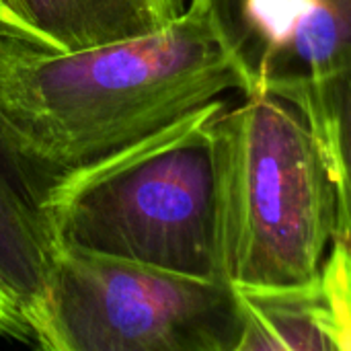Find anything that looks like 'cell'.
<instances>
[{"mask_svg": "<svg viewBox=\"0 0 351 351\" xmlns=\"http://www.w3.org/2000/svg\"><path fill=\"white\" fill-rule=\"evenodd\" d=\"M232 88L224 49L189 8L148 35L76 51L0 29V146L41 199Z\"/></svg>", "mask_w": 351, "mask_h": 351, "instance_id": "cell-1", "label": "cell"}, {"mask_svg": "<svg viewBox=\"0 0 351 351\" xmlns=\"http://www.w3.org/2000/svg\"><path fill=\"white\" fill-rule=\"evenodd\" d=\"M222 109L214 99L53 183L41 204L56 245L222 280L212 136Z\"/></svg>", "mask_w": 351, "mask_h": 351, "instance_id": "cell-2", "label": "cell"}, {"mask_svg": "<svg viewBox=\"0 0 351 351\" xmlns=\"http://www.w3.org/2000/svg\"><path fill=\"white\" fill-rule=\"evenodd\" d=\"M220 278L232 288L315 276L337 237V195L300 109L249 95L212 121Z\"/></svg>", "mask_w": 351, "mask_h": 351, "instance_id": "cell-3", "label": "cell"}, {"mask_svg": "<svg viewBox=\"0 0 351 351\" xmlns=\"http://www.w3.org/2000/svg\"><path fill=\"white\" fill-rule=\"evenodd\" d=\"M243 308L222 280L58 247L41 351H237Z\"/></svg>", "mask_w": 351, "mask_h": 351, "instance_id": "cell-4", "label": "cell"}, {"mask_svg": "<svg viewBox=\"0 0 351 351\" xmlns=\"http://www.w3.org/2000/svg\"><path fill=\"white\" fill-rule=\"evenodd\" d=\"M241 93L284 97L351 60V0H189Z\"/></svg>", "mask_w": 351, "mask_h": 351, "instance_id": "cell-5", "label": "cell"}, {"mask_svg": "<svg viewBox=\"0 0 351 351\" xmlns=\"http://www.w3.org/2000/svg\"><path fill=\"white\" fill-rule=\"evenodd\" d=\"M237 351H351V243L335 237L319 271L276 288H237Z\"/></svg>", "mask_w": 351, "mask_h": 351, "instance_id": "cell-6", "label": "cell"}, {"mask_svg": "<svg viewBox=\"0 0 351 351\" xmlns=\"http://www.w3.org/2000/svg\"><path fill=\"white\" fill-rule=\"evenodd\" d=\"M56 251L41 197L0 146V337L39 346Z\"/></svg>", "mask_w": 351, "mask_h": 351, "instance_id": "cell-7", "label": "cell"}, {"mask_svg": "<svg viewBox=\"0 0 351 351\" xmlns=\"http://www.w3.org/2000/svg\"><path fill=\"white\" fill-rule=\"evenodd\" d=\"M23 37L51 51H76L162 29L185 0H8Z\"/></svg>", "mask_w": 351, "mask_h": 351, "instance_id": "cell-8", "label": "cell"}, {"mask_svg": "<svg viewBox=\"0 0 351 351\" xmlns=\"http://www.w3.org/2000/svg\"><path fill=\"white\" fill-rule=\"evenodd\" d=\"M282 99L304 115L337 195V234L351 243V60Z\"/></svg>", "mask_w": 351, "mask_h": 351, "instance_id": "cell-9", "label": "cell"}, {"mask_svg": "<svg viewBox=\"0 0 351 351\" xmlns=\"http://www.w3.org/2000/svg\"><path fill=\"white\" fill-rule=\"evenodd\" d=\"M0 29L10 31V33H19V35H21L19 25H16V21H14V14H12V10H10V6H8V0H0Z\"/></svg>", "mask_w": 351, "mask_h": 351, "instance_id": "cell-10", "label": "cell"}]
</instances>
